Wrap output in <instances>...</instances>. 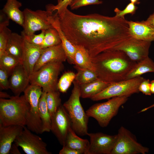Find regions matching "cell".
<instances>
[{
  "label": "cell",
  "mask_w": 154,
  "mask_h": 154,
  "mask_svg": "<svg viewBox=\"0 0 154 154\" xmlns=\"http://www.w3.org/2000/svg\"><path fill=\"white\" fill-rule=\"evenodd\" d=\"M57 14L60 27L67 39L84 48L91 57L132 37L125 18L97 13L80 15L68 8Z\"/></svg>",
  "instance_id": "cell-1"
},
{
  "label": "cell",
  "mask_w": 154,
  "mask_h": 154,
  "mask_svg": "<svg viewBox=\"0 0 154 154\" xmlns=\"http://www.w3.org/2000/svg\"><path fill=\"white\" fill-rule=\"evenodd\" d=\"M91 60L98 79L111 83L126 80L137 63L123 51L115 50L103 52Z\"/></svg>",
  "instance_id": "cell-2"
},
{
  "label": "cell",
  "mask_w": 154,
  "mask_h": 154,
  "mask_svg": "<svg viewBox=\"0 0 154 154\" xmlns=\"http://www.w3.org/2000/svg\"><path fill=\"white\" fill-rule=\"evenodd\" d=\"M29 105L23 95L0 99V123L4 126H26Z\"/></svg>",
  "instance_id": "cell-3"
},
{
  "label": "cell",
  "mask_w": 154,
  "mask_h": 154,
  "mask_svg": "<svg viewBox=\"0 0 154 154\" xmlns=\"http://www.w3.org/2000/svg\"><path fill=\"white\" fill-rule=\"evenodd\" d=\"M71 94L63 106L70 117L72 129L78 135H87L89 117L87 115L80 102V85L74 80Z\"/></svg>",
  "instance_id": "cell-4"
},
{
  "label": "cell",
  "mask_w": 154,
  "mask_h": 154,
  "mask_svg": "<svg viewBox=\"0 0 154 154\" xmlns=\"http://www.w3.org/2000/svg\"><path fill=\"white\" fill-rule=\"evenodd\" d=\"M128 97H116L108 101L95 104L86 111L88 116L94 118L101 127H106L116 116L120 106L127 100Z\"/></svg>",
  "instance_id": "cell-5"
},
{
  "label": "cell",
  "mask_w": 154,
  "mask_h": 154,
  "mask_svg": "<svg viewBox=\"0 0 154 154\" xmlns=\"http://www.w3.org/2000/svg\"><path fill=\"white\" fill-rule=\"evenodd\" d=\"M62 68V62L48 63L33 72L29 77L30 83L40 86L46 92L58 90V77Z\"/></svg>",
  "instance_id": "cell-6"
},
{
  "label": "cell",
  "mask_w": 154,
  "mask_h": 154,
  "mask_svg": "<svg viewBox=\"0 0 154 154\" xmlns=\"http://www.w3.org/2000/svg\"><path fill=\"white\" fill-rule=\"evenodd\" d=\"M24 97L29 105L26 126L31 131L38 134L42 133L41 121L39 116V103L43 93L42 88L34 84L29 85L23 92Z\"/></svg>",
  "instance_id": "cell-7"
},
{
  "label": "cell",
  "mask_w": 154,
  "mask_h": 154,
  "mask_svg": "<svg viewBox=\"0 0 154 154\" xmlns=\"http://www.w3.org/2000/svg\"><path fill=\"white\" fill-rule=\"evenodd\" d=\"M23 12V30L21 34L24 36L31 35L39 30H45L53 27L52 19L54 14L48 10L33 11L26 8Z\"/></svg>",
  "instance_id": "cell-8"
},
{
  "label": "cell",
  "mask_w": 154,
  "mask_h": 154,
  "mask_svg": "<svg viewBox=\"0 0 154 154\" xmlns=\"http://www.w3.org/2000/svg\"><path fill=\"white\" fill-rule=\"evenodd\" d=\"M145 79L139 76L112 83L102 91L92 96L93 101H98L116 97L127 96L138 93L139 84Z\"/></svg>",
  "instance_id": "cell-9"
},
{
  "label": "cell",
  "mask_w": 154,
  "mask_h": 154,
  "mask_svg": "<svg viewBox=\"0 0 154 154\" xmlns=\"http://www.w3.org/2000/svg\"><path fill=\"white\" fill-rule=\"evenodd\" d=\"M117 138L111 154H145L149 149L138 143L128 129L121 126L118 130Z\"/></svg>",
  "instance_id": "cell-10"
},
{
  "label": "cell",
  "mask_w": 154,
  "mask_h": 154,
  "mask_svg": "<svg viewBox=\"0 0 154 154\" xmlns=\"http://www.w3.org/2000/svg\"><path fill=\"white\" fill-rule=\"evenodd\" d=\"M27 154H51L47 144L39 136L33 134L26 126L14 141Z\"/></svg>",
  "instance_id": "cell-11"
},
{
  "label": "cell",
  "mask_w": 154,
  "mask_h": 154,
  "mask_svg": "<svg viewBox=\"0 0 154 154\" xmlns=\"http://www.w3.org/2000/svg\"><path fill=\"white\" fill-rule=\"evenodd\" d=\"M151 42L131 37L112 50L124 52L132 60L137 62L148 56Z\"/></svg>",
  "instance_id": "cell-12"
},
{
  "label": "cell",
  "mask_w": 154,
  "mask_h": 154,
  "mask_svg": "<svg viewBox=\"0 0 154 154\" xmlns=\"http://www.w3.org/2000/svg\"><path fill=\"white\" fill-rule=\"evenodd\" d=\"M90 137L88 154H111L117 134L110 135L101 132L88 133Z\"/></svg>",
  "instance_id": "cell-13"
},
{
  "label": "cell",
  "mask_w": 154,
  "mask_h": 154,
  "mask_svg": "<svg viewBox=\"0 0 154 154\" xmlns=\"http://www.w3.org/2000/svg\"><path fill=\"white\" fill-rule=\"evenodd\" d=\"M71 127V123L69 116L63 105H61L51 117L50 131L57 138L60 144L63 146Z\"/></svg>",
  "instance_id": "cell-14"
},
{
  "label": "cell",
  "mask_w": 154,
  "mask_h": 154,
  "mask_svg": "<svg viewBox=\"0 0 154 154\" xmlns=\"http://www.w3.org/2000/svg\"><path fill=\"white\" fill-rule=\"evenodd\" d=\"M43 50V49L40 47L30 43L25 38L22 56V64L29 77L33 71L35 66Z\"/></svg>",
  "instance_id": "cell-15"
},
{
  "label": "cell",
  "mask_w": 154,
  "mask_h": 154,
  "mask_svg": "<svg viewBox=\"0 0 154 154\" xmlns=\"http://www.w3.org/2000/svg\"><path fill=\"white\" fill-rule=\"evenodd\" d=\"M67 60L66 54L62 43L59 44L43 49L41 54L34 68L37 70L44 65L52 62H62Z\"/></svg>",
  "instance_id": "cell-16"
},
{
  "label": "cell",
  "mask_w": 154,
  "mask_h": 154,
  "mask_svg": "<svg viewBox=\"0 0 154 154\" xmlns=\"http://www.w3.org/2000/svg\"><path fill=\"white\" fill-rule=\"evenodd\" d=\"M24 127L19 125L5 126L0 123V154L9 153L13 143L22 131Z\"/></svg>",
  "instance_id": "cell-17"
},
{
  "label": "cell",
  "mask_w": 154,
  "mask_h": 154,
  "mask_svg": "<svg viewBox=\"0 0 154 154\" xmlns=\"http://www.w3.org/2000/svg\"><path fill=\"white\" fill-rule=\"evenodd\" d=\"M9 79V89L15 96H20L30 83L29 77L22 64L17 66L10 74Z\"/></svg>",
  "instance_id": "cell-18"
},
{
  "label": "cell",
  "mask_w": 154,
  "mask_h": 154,
  "mask_svg": "<svg viewBox=\"0 0 154 154\" xmlns=\"http://www.w3.org/2000/svg\"><path fill=\"white\" fill-rule=\"evenodd\" d=\"M130 34L136 38L151 42L154 41V27L145 21H127Z\"/></svg>",
  "instance_id": "cell-19"
},
{
  "label": "cell",
  "mask_w": 154,
  "mask_h": 154,
  "mask_svg": "<svg viewBox=\"0 0 154 154\" xmlns=\"http://www.w3.org/2000/svg\"><path fill=\"white\" fill-rule=\"evenodd\" d=\"M71 127L66 137L65 146L80 152L82 154H88L90 141L86 139H83L78 136Z\"/></svg>",
  "instance_id": "cell-20"
},
{
  "label": "cell",
  "mask_w": 154,
  "mask_h": 154,
  "mask_svg": "<svg viewBox=\"0 0 154 154\" xmlns=\"http://www.w3.org/2000/svg\"><path fill=\"white\" fill-rule=\"evenodd\" d=\"M22 6L21 3L17 0H7L1 10L9 19L22 27L23 13V11H21L19 9Z\"/></svg>",
  "instance_id": "cell-21"
},
{
  "label": "cell",
  "mask_w": 154,
  "mask_h": 154,
  "mask_svg": "<svg viewBox=\"0 0 154 154\" xmlns=\"http://www.w3.org/2000/svg\"><path fill=\"white\" fill-rule=\"evenodd\" d=\"M24 39L22 35L12 33L9 38L5 51L22 61Z\"/></svg>",
  "instance_id": "cell-22"
},
{
  "label": "cell",
  "mask_w": 154,
  "mask_h": 154,
  "mask_svg": "<svg viewBox=\"0 0 154 154\" xmlns=\"http://www.w3.org/2000/svg\"><path fill=\"white\" fill-rule=\"evenodd\" d=\"M111 83L98 79L89 83L80 85V97L83 98H90Z\"/></svg>",
  "instance_id": "cell-23"
},
{
  "label": "cell",
  "mask_w": 154,
  "mask_h": 154,
  "mask_svg": "<svg viewBox=\"0 0 154 154\" xmlns=\"http://www.w3.org/2000/svg\"><path fill=\"white\" fill-rule=\"evenodd\" d=\"M148 72L154 73V62L149 56L136 63L128 74L126 80Z\"/></svg>",
  "instance_id": "cell-24"
},
{
  "label": "cell",
  "mask_w": 154,
  "mask_h": 154,
  "mask_svg": "<svg viewBox=\"0 0 154 154\" xmlns=\"http://www.w3.org/2000/svg\"><path fill=\"white\" fill-rule=\"evenodd\" d=\"M46 92L43 91L39 103V116L41 121L42 133L50 131L51 118L47 105Z\"/></svg>",
  "instance_id": "cell-25"
},
{
  "label": "cell",
  "mask_w": 154,
  "mask_h": 154,
  "mask_svg": "<svg viewBox=\"0 0 154 154\" xmlns=\"http://www.w3.org/2000/svg\"><path fill=\"white\" fill-rule=\"evenodd\" d=\"M76 46V50L74 58L75 66L95 71L91 57L87 51L81 46Z\"/></svg>",
  "instance_id": "cell-26"
},
{
  "label": "cell",
  "mask_w": 154,
  "mask_h": 154,
  "mask_svg": "<svg viewBox=\"0 0 154 154\" xmlns=\"http://www.w3.org/2000/svg\"><path fill=\"white\" fill-rule=\"evenodd\" d=\"M56 30L60 37L62 44L66 55L67 60L70 63L74 64L76 46L67 39L60 27H58Z\"/></svg>",
  "instance_id": "cell-27"
},
{
  "label": "cell",
  "mask_w": 154,
  "mask_h": 154,
  "mask_svg": "<svg viewBox=\"0 0 154 154\" xmlns=\"http://www.w3.org/2000/svg\"><path fill=\"white\" fill-rule=\"evenodd\" d=\"M77 71L74 80L79 85L89 83L98 79L95 71L90 69L82 68L76 66Z\"/></svg>",
  "instance_id": "cell-28"
},
{
  "label": "cell",
  "mask_w": 154,
  "mask_h": 154,
  "mask_svg": "<svg viewBox=\"0 0 154 154\" xmlns=\"http://www.w3.org/2000/svg\"><path fill=\"white\" fill-rule=\"evenodd\" d=\"M21 64V60L6 51L0 56V66L6 70L9 76L17 66Z\"/></svg>",
  "instance_id": "cell-29"
},
{
  "label": "cell",
  "mask_w": 154,
  "mask_h": 154,
  "mask_svg": "<svg viewBox=\"0 0 154 154\" xmlns=\"http://www.w3.org/2000/svg\"><path fill=\"white\" fill-rule=\"evenodd\" d=\"M60 95L58 90L46 93V103L51 118L54 114L58 107L61 105Z\"/></svg>",
  "instance_id": "cell-30"
},
{
  "label": "cell",
  "mask_w": 154,
  "mask_h": 154,
  "mask_svg": "<svg viewBox=\"0 0 154 154\" xmlns=\"http://www.w3.org/2000/svg\"><path fill=\"white\" fill-rule=\"evenodd\" d=\"M61 40L57 31L54 27L44 30V37L41 47L45 48L59 44Z\"/></svg>",
  "instance_id": "cell-31"
},
{
  "label": "cell",
  "mask_w": 154,
  "mask_h": 154,
  "mask_svg": "<svg viewBox=\"0 0 154 154\" xmlns=\"http://www.w3.org/2000/svg\"><path fill=\"white\" fill-rule=\"evenodd\" d=\"M76 74L73 72H65L61 76L57 83L58 91L62 93H66L75 79Z\"/></svg>",
  "instance_id": "cell-32"
},
{
  "label": "cell",
  "mask_w": 154,
  "mask_h": 154,
  "mask_svg": "<svg viewBox=\"0 0 154 154\" xmlns=\"http://www.w3.org/2000/svg\"><path fill=\"white\" fill-rule=\"evenodd\" d=\"M12 33L7 27L0 28V56L5 51L8 41Z\"/></svg>",
  "instance_id": "cell-33"
},
{
  "label": "cell",
  "mask_w": 154,
  "mask_h": 154,
  "mask_svg": "<svg viewBox=\"0 0 154 154\" xmlns=\"http://www.w3.org/2000/svg\"><path fill=\"white\" fill-rule=\"evenodd\" d=\"M22 35L30 43L41 47L44 39V30H42L41 33L38 35L34 33L27 36Z\"/></svg>",
  "instance_id": "cell-34"
},
{
  "label": "cell",
  "mask_w": 154,
  "mask_h": 154,
  "mask_svg": "<svg viewBox=\"0 0 154 154\" xmlns=\"http://www.w3.org/2000/svg\"><path fill=\"white\" fill-rule=\"evenodd\" d=\"M137 7L134 4L130 3L123 10H121L117 8H116L114 10L115 13V16L119 17L124 18V16L127 14H131L132 15L134 14Z\"/></svg>",
  "instance_id": "cell-35"
},
{
  "label": "cell",
  "mask_w": 154,
  "mask_h": 154,
  "mask_svg": "<svg viewBox=\"0 0 154 154\" xmlns=\"http://www.w3.org/2000/svg\"><path fill=\"white\" fill-rule=\"evenodd\" d=\"M101 0H73L70 6L71 9H75L81 7L91 5L102 4Z\"/></svg>",
  "instance_id": "cell-36"
},
{
  "label": "cell",
  "mask_w": 154,
  "mask_h": 154,
  "mask_svg": "<svg viewBox=\"0 0 154 154\" xmlns=\"http://www.w3.org/2000/svg\"><path fill=\"white\" fill-rule=\"evenodd\" d=\"M73 0H63L56 5L49 4L46 6V9L52 12L56 11V13H60L68 8Z\"/></svg>",
  "instance_id": "cell-37"
},
{
  "label": "cell",
  "mask_w": 154,
  "mask_h": 154,
  "mask_svg": "<svg viewBox=\"0 0 154 154\" xmlns=\"http://www.w3.org/2000/svg\"><path fill=\"white\" fill-rule=\"evenodd\" d=\"M9 75L6 70L2 67L0 66V86L2 90L9 89Z\"/></svg>",
  "instance_id": "cell-38"
},
{
  "label": "cell",
  "mask_w": 154,
  "mask_h": 154,
  "mask_svg": "<svg viewBox=\"0 0 154 154\" xmlns=\"http://www.w3.org/2000/svg\"><path fill=\"white\" fill-rule=\"evenodd\" d=\"M150 82L149 79H145L141 82L138 88L139 91L146 95L151 96Z\"/></svg>",
  "instance_id": "cell-39"
},
{
  "label": "cell",
  "mask_w": 154,
  "mask_h": 154,
  "mask_svg": "<svg viewBox=\"0 0 154 154\" xmlns=\"http://www.w3.org/2000/svg\"><path fill=\"white\" fill-rule=\"evenodd\" d=\"M59 154H82L80 151L68 147L63 146L62 148L60 151Z\"/></svg>",
  "instance_id": "cell-40"
},
{
  "label": "cell",
  "mask_w": 154,
  "mask_h": 154,
  "mask_svg": "<svg viewBox=\"0 0 154 154\" xmlns=\"http://www.w3.org/2000/svg\"><path fill=\"white\" fill-rule=\"evenodd\" d=\"M18 147L15 143L13 144L9 151V153L11 154H21V153L18 148Z\"/></svg>",
  "instance_id": "cell-41"
},
{
  "label": "cell",
  "mask_w": 154,
  "mask_h": 154,
  "mask_svg": "<svg viewBox=\"0 0 154 154\" xmlns=\"http://www.w3.org/2000/svg\"><path fill=\"white\" fill-rule=\"evenodd\" d=\"M145 21L149 24L154 27V13L150 15Z\"/></svg>",
  "instance_id": "cell-42"
},
{
  "label": "cell",
  "mask_w": 154,
  "mask_h": 154,
  "mask_svg": "<svg viewBox=\"0 0 154 154\" xmlns=\"http://www.w3.org/2000/svg\"><path fill=\"white\" fill-rule=\"evenodd\" d=\"M0 98L7 99V98H10L11 96L6 92L0 91Z\"/></svg>",
  "instance_id": "cell-43"
},
{
  "label": "cell",
  "mask_w": 154,
  "mask_h": 154,
  "mask_svg": "<svg viewBox=\"0 0 154 154\" xmlns=\"http://www.w3.org/2000/svg\"><path fill=\"white\" fill-rule=\"evenodd\" d=\"M150 90L151 94H154V80L150 82Z\"/></svg>",
  "instance_id": "cell-44"
},
{
  "label": "cell",
  "mask_w": 154,
  "mask_h": 154,
  "mask_svg": "<svg viewBox=\"0 0 154 154\" xmlns=\"http://www.w3.org/2000/svg\"><path fill=\"white\" fill-rule=\"evenodd\" d=\"M131 3H132L135 5H138L140 3V0H129Z\"/></svg>",
  "instance_id": "cell-45"
},
{
  "label": "cell",
  "mask_w": 154,
  "mask_h": 154,
  "mask_svg": "<svg viewBox=\"0 0 154 154\" xmlns=\"http://www.w3.org/2000/svg\"><path fill=\"white\" fill-rule=\"evenodd\" d=\"M57 1L58 3H60L63 0H57Z\"/></svg>",
  "instance_id": "cell-46"
}]
</instances>
